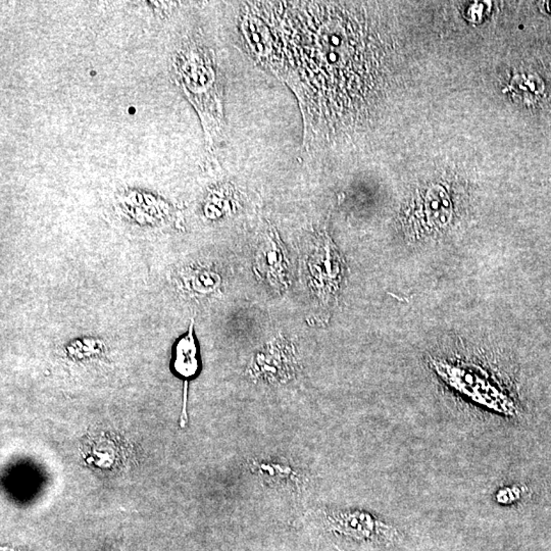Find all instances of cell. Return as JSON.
I'll list each match as a JSON object with an SVG mask.
<instances>
[{"label":"cell","instance_id":"1","mask_svg":"<svg viewBox=\"0 0 551 551\" xmlns=\"http://www.w3.org/2000/svg\"><path fill=\"white\" fill-rule=\"evenodd\" d=\"M320 514L328 534L360 547L389 546L399 540V533L393 526L366 511H321Z\"/></svg>","mask_w":551,"mask_h":551},{"label":"cell","instance_id":"2","mask_svg":"<svg viewBox=\"0 0 551 551\" xmlns=\"http://www.w3.org/2000/svg\"><path fill=\"white\" fill-rule=\"evenodd\" d=\"M284 251L279 241L268 239V242L257 249L256 265L259 274L271 283L285 286L286 285L287 266L285 265Z\"/></svg>","mask_w":551,"mask_h":551},{"label":"cell","instance_id":"3","mask_svg":"<svg viewBox=\"0 0 551 551\" xmlns=\"http://www.w3.org/2000/svg\"><path fill=\"white\" fill-rule=\"evenodd\" d=\"M194 321H191L187 334L179 340L174 348V367L184 378H190L199 369L197 348L194 337Z\"/></svg>","mask_w":551,"mask_h":551}]
</instances>
